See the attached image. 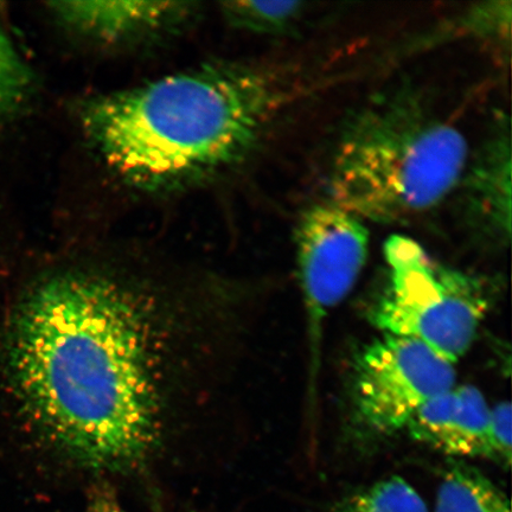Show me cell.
Returning a JSON list of instances; mask_svg holds the SVG:
<instances>
[{
  "instance_id": "6da1fadb",
  "label": "cell",
  "mask_w": 512,
  "mask_h": 512,
  "mask_svg": "<svg viewBox=\"0 0 512 512\" xmlns=\"http://www.w3.org/2000/svg\"><path fill=\"white\" fill-rule=\"evenodd\" d=\"M153 303L105 274L43 279L12 313L11 387L50 450L76 469H138L160 444L164 395Z\"/></svg>"
},
{
  "instance_id": "7a4b0ae2",
  "label": "cell",
  "mask_w": 512,
  "mask_h": 512,
  "mask_svg": "<svg viewBox=\"0 0 512 512\" xmlns=\"http://www.w3.org/2000/svg\"><path fill=\"white\" fill-rule=\"evenodd\" d=\"M277 72L214 62L95 96L80 112L94 150L127 183L175 190L243 162L290 102Z\"/></svg>"
},
{
  "instance_id": "3957f363",
  "label": "cell",
  "mask_w": 512,
  "mask_h": 512,
  "mask_svg": "<svg viewBox=\"0 0 512 512\" xmlns=\"http://www.w3.org/2000/svg\"><path fill=\"white\" fill-rule=\"evenodd\" d=\"M469 145L412 86L374 96L349 115L332 155V203L363 221L396 223L458 188Z\"/></svg>"
},
{
  "instance_id": "277c9868",
  "label": "cell",
  "mask_w": 512,
  "mask_h": 512,
  "mask_svg": "<svg viewBox=\"0 0 512 512\" xmlns=\"http://www.w3.org/2000/svg\"><path fill=\"white\" fill-rule=\"evenodd\" d=\"M384 259L388 281L371 322L382 334L415 339L456 364L489 310L484 281L440 264L419 243L399 235L384 245Z\"/></svg>"
},
{
  "instance_id": "5b68a950",
  "label": "cell",
  "mask_w": 512,
  "mask_h": 512,
  "mask_svg": "<svg viewBox=\"0 0 512 512\" xmlns=\"http://www.w3.org/2000/svg\"><path fill=\"white\" fill-rule=\"evenodd\" d=\"M454 364L415 339L382 334L352 371V412L374 437L406 430L422 407L456 384Z\"/></svg>"
},
{
  "instance_id": "8992f818",
  "label": "cell",
  "mask_w": 512,
  "mask_h": 512,
  "mask_svg": "<svg viewBox=\"0 0 512 512\" xmlns=\"http://www.w3.org/2000/svg\"><path fill=\"white\" fill-rule=\"evenodd\" d=\"M294 241L309 326L313 379L323 324L360 278L368 259L369 232L360 217L328 202L305 211Z\"/></svg>"
},
{
  "instance_id": "52a82bcc",
  "label": "cell",
  "mask_w": 512,
  "mask_h": 512,
  "mask_svg": "<svg viewBox=\"0 0 512 512\" xmlns=\"http://www.w3.org/2000/svg\"><path fill=\"white\" fill-rule=\"evenodd\" d=\"M511 163L510 120L503 115L467 163L457 188L466 226L503 245L511 236Z\"/></svg>"
},
{
  "instance_id": "ba28073f",
  "label": "cell",
  "mask_w": 512,
  "mask_h": 512,
  "mask_svg": "<svg viewBox=\"0 0 512 512\" xmlns=\"http://www.w3.org/2000/svg\"><path fill=\"white\" fill-rule=\"evenodd\" d=\"M490 419L491 408L476 387L454 386L427 402L406 430L419 443L447 456L495 462Z\"/></svg>"
},
{
  "instance_id": "9c48e42d",
  "label": "cell",
  "mask_w": 512,
  "mask_h": 512,
  "mask_svg": "<svg viewBox=\"0 0 512 512\" xmlns=\"http://www.w3.org/2000/svg\"><path fill=\"white\" fill-rule=\"evenodd\" d=\"M184 2H55L51 14L75 34L124 43L177 27L192 14Z\"/></svg>"
},
{
  "instance_id": "30bf717a",
  "label": "cell",
  "mask_w": 512,
  "mask_h": 512,
  "mask_svg": "<svg viewBox=\"0 0 512 512\" xmlns=\"http://www.w3.org/2000/svg\"><path fill=\"white\" fill-rule=\"evenodd\" d=\"M434 512H511V504L476 467L453 463L441 479Z\"/></svg>"
},
{
  "instance_id": "8fae6325",
  "label": "cell",
  "mask_w": 512,
  "mask_h": 512,
  "mask_svg": "<svg viewBox=\"0 0 512 512\" xmlns=\"http://www.w3.org/2000/svg\"><path fill=\"white\" fill-rule=\"evenodd\" d=\"M222 14L235 29L267 36L293 35L307 14V3L291 2H227Z\"/></svg>"
},
{
  "instance_id": "7c38bea8",
  "label": "cell",
  "mask_w": 512,
  "mask_h": 512,
  "mask_svg": "<svg viewBox=\"0 0 512 512\" xmlns=\"http://www.w3.org/2000/svg\"><path fill=\"white\" fill-rule=\"evenodd\" d=\"M330 512H430L411 484L393 476L345 496Z\"/></svg>"
},
{
  "instance_id": "4fadbf2b",
  "label": "cell",
  "mask_w": 512,
  "mask_h": 512,
  "mask_svg": "<svg viewBox=\"0 0 512 512\" xmlns=\"http://www.w3.org/2000/svg\"><path fill=\"white\" fill-rule=\"evenodd\" d=\"M32 89L34 75L0 21V128L24 110Z\"/></svg>"
},
{
  "instance_id": "5bb4252c",
  "label": "cell",
  "mask_w": 512,
  "mask_h": 512,
  "mask_svg": "<svg viewBox=\"0 0 512 512\" xmlns=\"http://www.w3.org/2000/svg\"><path fill=\"white\" fill-rule=\"evenodd\" d=\"M458 22L459 30L476 40L509 43L511 2H489L473 6Z\"/></svg>"
},
{
  "instance_id": "9a60e30c",
  "label": "cell",
  "mask_w": 512,
  "mask_h": 512,
  "mask_svg": "<svg viewBox=\"0 0 512 512\" xmlns=\"http://www.w3.org/2000/svg\"><path fill=\"white\" fill-rule=\"evenodd\" d=\"M490 438L495 463L509 467L511 464V407L509 402L491 408Z\"/></svg>"
},
{
  "instance_id": "2e32d148",
  "label": "cell",
  "mask_w": 512,
  "mask_h": 512,
  "mask_svg": "<svg viewBox=\"0 0 512 512\" xmlns=\"http://www.w3.org/2000/svg\"><path fill=\"white\" fill-rule=\"evenodd\" d=\"M85 512H126L117 491L108 483L98 482L88 490Z\"/></svg>"
}]
</instances>
